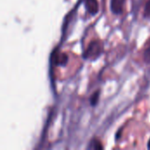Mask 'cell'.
<instances>
[{
    "instance_id": "9",
    "label": "cell",
    "mask_w": 150,
    "mask_h": 150,
    "mask_svg": "<svg viewBox=\"0 0 150 150\" xmlns=\"http://www.w3.org/2000/svg\"><path fill=\"white\" fill-rule=\"evenodd\" d=\"M149 149H150V141H149Z\"/></svg>"
},
{
    "instance_id": "1",
    "label": "cell",
    "mask_w": 150,
    "mask_h": 150,
    "mask_svg": "<svg viewBox=\"0 0 150 150\" xmlns=\"http://www.w3.org/2000/svg\"><path fill=\"white\" fill-rule=\"evenodd\" d=\"M101 51H102L101 44L98 40H94L89 45L83 56L86 59H95L98 56H99Z\"/></svg>"
},
{
    "instance_id": "7",
    "label": "cell",
    "mask_w": 150,
    "mask_h": 150,
    "mask_svg": "<svg viewBox=\"0 0 150 150\" xmlns=\"http://www.w3.org/2000/svg\"><path fill=\"white\" fill-rule=\"evenodd\" d=\"M98 98H99V91H97V92H95V93L92 95V97L91 98V104L92 105H96L97 102L98 101Z\"/></svg>"
},
{
    "instance_id": "2",
    "label": "cell",
    "mask_w": 150,
    "mask_h": 150,
    "mask_svg": "<svg viewBox=\"0 0 150 150\" xmlns=\"http://www.w3.org/2000/svg\"><path fill=\"white\" fill-rule=\"evenodd\" d=\"M126 0H111V9L115 14H120L123 11Z\"/></svg>"
},
{
    "instance_id": "6",
    "label": "cell",
    "mask_w": 150,
    "mask_h": 150,
    "mask_svg": "<svg viewBox=\"0 0 150 150\" xmlns=\"http://www.w3.org/2000/svg\"><path fill=\"white\" fill-rule=\"evenodd\" d=\"M144 60L146 62H150V42L144 52Z\"/></svg>"
},
{
    "instance_id": "8",
    "label": "cell",
    "mask_w": 150,
    "mask_h": 150,
    "mask_svg": "<svg viewBox=\"0 0 150 150\" xmlns=\"http://www.w3.org/2000/svg\"><path fill=\"white\" fill-rule=\"evenodd\" d=\"M144 16L146 18H149L150 17V0H149L145 5L144 8Z\"/></svg>"
},
{
    "instance_id": "5",
    "label": "cell",
    "mask_w": 150,
    "mask_h": 150,
    "mask_svg": "<svg viewBox=\"0 0 150 150\" xmlns=\"http://www.w3.org/2000/svg\"><path fill=\"white\" fill-rule=\"evenodd\" d=\"M88 149H103L101 143L98 141H93L92 142H91V146Z\"/></svg>"
},
{
    "instance_id": "3",
    "label": "cell",
    "mask_w": 150,
    "mask_h": 150,
    "mask_svg": "<svg viewBox=\"0 0 150 150\" xmlns=\"http://www.w3.org/2000/svg\"><path fill=\"white\" fill-rule=\"evenodd\" d=\"M85 7L91 15H95L98 11V0H86Z\"/></svg>"
},
{
    "instance_id": "4",
    "label": "cell",
    "mask_w": 150,
    "mask_h": 150,
    "mask_svg": "<svg viewBox=\"0 0 150 150\" xmlns=\"http://www.w3.org/2000/svg\"><path fill=\"white\" fill-rule=\"evenodd\" d=\"M55 63L60 65H65L68 62V56L65 54H62L55 57Z\"/></svg>"
}]
</instances>
